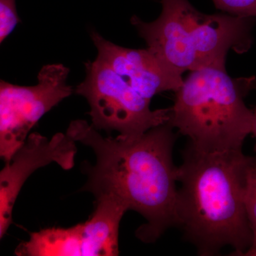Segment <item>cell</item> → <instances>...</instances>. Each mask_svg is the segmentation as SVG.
<instances>
[{"label": "cell", "mask_w": 256, "mask_h": 256, "mask_svg": "<svg viewBox=\"0 0 256 256\" xmlns=\"http://www.w3.org/2000/svg\"><path fill=\"white\" fill-rule=\"evenodd\" d=\"M85 67L86 76L76 92L86 99L92 126L98 130H114L122 137L137 138L169 121L170 108L151 110L150 101L99 57L88 60Z\"/></svg>", "instance_id": "cell-4"}, {"label": "cell", "mask_w": 256, "mask_h": 256, "mask_svg": "<svg viewBox=\"0 0 256 256\" xmlns=\"http://www.w3.org/2000/svg\"><path fill=\"white\" fill-rule=\"evenodd\" d=\"M77 152L76 141L66 132L48 139L32 133L0 173V238L12 220V210L20 190L37 169L55 162L64 170L74 166Z\"/></svg>", "instance_id": "cell-8"}, {"label": "cell", "mask_w": 256, "mask_h": 256, "mask_svg": "<svg viewBox=\"0 0 256 256\" xmlns=\"http://www.w3.org/2000/svg\"><path fill=\"white\" fill-rule=\"evenodd\" d=\"M244 256H256V248H252L248 250Z\"/></svg>", "instance_id": "cell-14"}, {"label": "cell", "mask_w": 256, "mask_h": 256, "mask_svg": "<svg viewBox=\"0 0 256 256\" xmlns=\"http://www.w3.org/2000/svg\"><path fill=\"white\" fill-rule=\"evenodd\" d=\"M161 14L152 22L136 15L131 24L148 48L166 63L184 73L197 70L192 46V34L206 14L200 12L188 0H161Z\"/></svg>", "instance_id": "cell-7"}, {"label": "cell", "mask_w": 256, "mask_h": 256, "mask_svg": "<svg viewBox=\"0 0 256 256\" xmlns=\"http://www.w3.org/2000/svg\"><path fill=\"white\" fill-rule=\"evenodd\" d=\"M178 168L176 226L197 254L212 256L225 246L244 256L254 244L248 216V175L255 158L242 151L206 152L188 143Z\"/></svg>", "instance_id": "cell-2"}, {"label": "cell", "mask_w": 256, "mask_h": 256, "mask_svg": "<svg viewBox=\"0 0 256 256\" xmlns=\"http://www.w3.org/2000/svg\"><path fill=\"white\" fill-rule=\"evenodd\" d=\"M255 88L256 77L233 78L226 67L193 70L176 92L168 122L197 150L242 151L254 119L244 99Z\"/></svg>", "instance_id": "cell-3"}, {"label": "cell", "mask_w": 256, "mask_h": 256, "mask_svg": "<svg viewBox=\"0 0 256 256\" xmlns=\"http://www.w3.org/2000/svg\"><path fill=\"white\" fill-rule=\"evenodd\" d=\"M252 112H254V119H252V134H254V136H255L256 140V106L255 108V109H254V110H252ZM255 152L256 153V146H255ZM255 163L256 165V156L255 158Z\"/></svg>", "instance_id": "cell-13"}, {"label": "cell", "mask_w": 256, "mask_h": 256, "mask_svg": "<svg viewBox=\"0 0 256 256\" xmlns=\"http://www.w3.org/2000/svg\"><path fill=\"white\" fill-rule=\"evenodd\" d=\"M90 220L70 228H50L31 234L15 250L20 256H118L120 223L127 206L110 194L96 195Z\"/></svg>", "instance_id": "cell-6"}, {"label": "cell", "mask_w": 256, "mask_h": 256, "mask_svg": "<svg viewBox=\"0 0 256 256\" xmlns=\"http://www.w3.org/2000/svg\"><path fill=\"white\" fill-rule=\"evenodd\" d=\"M15 0H0V42L2 43L20 22Z\"/></svg>", "instance_id": "cell-11"}, {"label": "cell", "mask_w": 256, "mask_h": 256, "mask_svg": "<svg viewBox=\"0 0 256 256\" xmlns=\"http://www.w3.org/2000/svg\"><path fill=\"white\" fill-rule=\"evenodd\" d=\"M69 69L50 64L40 70L36 85L21 86L0 82V156L8 162L24 144L26 136L44 114L72 95Z\"/></svg>", "instance_id": "cell-5"}, {"label": "cell", "mask_w": 256, "mask_h": 256, "mask_svg": "<svg viewBox=\"0 0 256 256\" xmlns=\"http://www.w3.org/2000/svg\"><path fill=\"white\" fill-rule=\"evenodd\" d=\"M98 57L146 100L164 92H176L183 85L182 72L161 60L149 48L133 50L108 41L96 30L90 32Z\"/></svg>", "instance_id": "cell-9"}, {"label": "cell", "mask_w": 256, "mask_h": 256, "mask_svg": "<svg viewBox=\"0 0 256 256\" xmlns=\"http://www.w3.org/2000/svg\"><path fill=\"white\" fill-rule=\"evenodd\" d=\"M246 204L248 216L254 234V244L252 248H256V165H254L249 170L248 175L246 196Z\"/></svg>", "instance_id": "cell-12"}, {"label": "cell", "mask_w": 256, "mask_h": 256, "mask_svg": "<svg viewBox=\"0 0 256 256\" xmlns=\"http://www.w3.org/2000/svg\"><path fill=\"white\" fill-rule=\"evenodd\" d=\"M168 122L137 138H104L82 120L72 121L66 133L76 142L92 148L94 166L84 191L111 194L124 202L128 210L137 212L146 223L136 230L144 242H156L176 226L178 168L173 162L176 136Z\"/></svg>", "instance_id": "cell-1"}, {"label": "cell", "mask_w": 256, "mask_h": 256, "mask_svg": "<svg viewBox=\"0 0 256 256\" xmlns=\"http://www.w3.org/2000/svg\"><path fill=\"white\" fill-rule=\"evenodd\" d=\"M216 8L234 16L256 18V0H212Z\"/></svg>", "instance_id": "cell-10"}]
</instances>
